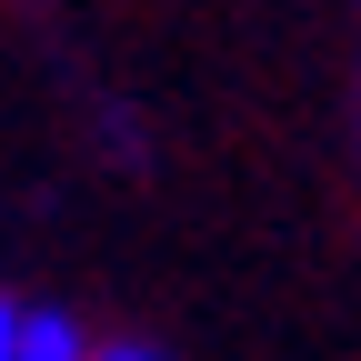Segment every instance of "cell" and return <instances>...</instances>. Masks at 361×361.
Instances as JSON below:
<instances>
[{"instance_id": "cell-1", "label": "cell", "mask_w": 361, "mask_h": 361, "mask_svg": "<svg viewBox=\"0 0 361 361\" xmlns=\"http://www.w3.org/2000/svg\"><path fill=\"white\" fill-rule=\"evenodd\" d=\"M0 361H90V341L61 301H11L0 311Z\"/></svg>"}, {"instance_id": "cell-2", "label": "cell", "mask_w": 361, "mask_h": 361, "mask_svg": "<svg viewBox=\"0 0 361 361\" xmlns=\"http://www.w3.org/2000/svg\"><path fill=\"white\" fill-rule=\"evenodd\" d=\"M90 361H171L161 341H90Z\"/></svg>"}]
</instances>
